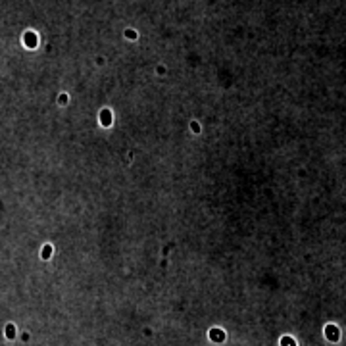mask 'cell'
Instances as JSON below:
<instances>
[{"instance_id":"obj_1","label":"cell","mask_w":346,"mask_h":346,"mask_svg":"<svg viewBox=\"0 0 346 346\" xmlns=\"http://www.w3.org/2000/svg\"><path fill=\"white\" fill-rule=\"evenodd\" d=\"M211 339H214V340H223V339H225L223 331H219V329H211Z\"/></svg>"},{"instance_id":"obj_2","label":"cell","mask_w":346,"mask_h":346,"mask_svg":"<svg viewBox=\"0 0 346 346\" xmlns=\"http://www.w3.org/2000/svg\"><path fill=\"white\" fill-rule=\"evenodd\" d=\"M8 336H13V327L8 325Z\"/></svg>"}]
</instances>
